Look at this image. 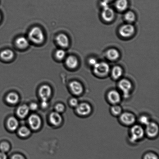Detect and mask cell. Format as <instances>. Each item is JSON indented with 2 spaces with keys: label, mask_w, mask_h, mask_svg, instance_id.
Wrapping results in <instances>:
<instances>
[{
  "label": "cell",
  "mask_w": 159,
  "mask_h": 159,
  "mask_svg": "<svg viewBox=\"0 0 159 159\" xmlns=\"http://www.w3.org/2000/svg\"><path fill=\"white\" fill-rule=\"evenodd\" d=\"M28 36L31 41L37 44L42 43L44 40V35L43 30L37 26L31 29Z\"/></svg>",
  "instance_id": "6da1fadb"
},
{
  "label": "cell",
  "mask_w": 159,
  "mask_h": 159,
  "mask_svg": "<svg viewBox=\"0 0 159 159\" xmlns=\"http://www.w3.org/2000/svg\"><path fill=\"white\" fill-rule=\"evenodd\" d=\"M144 129L141 126L135 125L133 126L130 130V140L132 142L139 141L144 136Z\"/></svg>",
  "instance_id": "7a4b0ae2"
},
{
  "label": "cell",
  "mask_w": 159,
  "mask_h": 159,
  "mask_svg": "<svg viewBox=\"0 0 159 159\" xmlns=\"http://www.w3.org/2000/svg\"><path fill=\"white\" fill-rule=\"evenodd\" d=\"M110 71V67L108 64L104 62L97 63L93 66V71L98 76H104L107 75Z\"/></svg>",
  "instance_id": "3957f363"
},
{
  "label": "cell",
  "mask_w": 159,
  "mask_h": 159,
  "mask_svg": "<svg viewBox=\"0 0 159 159\" xmlns=\"http://www.w3.org/2000/svg\"><path fill=\"white\" fill-rule=\"evenodd\" d=\"M118 87L122 91L124 97H129L132 88L131 82L127 79H122L119 82Z\"/></svg>",
  "instance_id": "277c9868"
},
{
  "label": "cell",
  "mask_w": 159,
  "mask_h": 159,
  "mask_svg": "<svg viewBox=\"0 0 159 159\" xmlns=\"http://www.w3.org/2000/svg\"><path fill=\"white\" fill-rule=\"evenodd\" d=\"M119 32L121 36L127 38L133 35L135 32V28L132 25H124L120 28Z\"/></svg>",
  "instance_id": "5b68a950"
},
{
  "label": "cell",
  "mask_w": 159,
  "mask_h": 159,
  "mask_svg": "<svg viewBox=\"0 0 159 159\" xmlns=\"http://www.w3.org/2000/svg\"><path fill=\"white\" fill-rule=\"evenodd\" d=\"M76 108V112L81 116H86L91 113L92 109L90 105L87 103L79 104Z\"/></svg>",
  "instance_id": "8992f818"
},
{
  "label": "cell",
  "mask_w": 159,
  "mask_h": 159,
  "mask_svg": "<svg viewBox=\"0 0 159 159\" xmlns=\"http://www.w3.org/2000/svg\"><path fill=\"white\" fill-rule=\"evenodd\" d=\"M28 123L31 129L34 130H37L41 127L42 121L40 117L38 115H32L30 116Z\"/></svg>",
  "instance_id": "52a82bcc"
},
{
  "label": "cell",
  "mask_w": 159,
  "mask_h": 159,
  "mask_svg": "<svg viewBox=\"0 0 159 159\" xmlns=\"http://www.w3.org/2000/svg\"><path fill=\"white\" fill-rule=\"evenodd\" d=\"M120 120L125 125H130L135 123V118L132 114L125 112L121 114L120 116Z\"/></svg>",
  "instance_id": "ba28073f"
},
{
  "label": "cell",
  "mask_w": 159,
  "mask_h": 159,
  "mask_svg": "<svg viewBox=\"0 0 159 159\" xmlns=\"http://www.w3.org/2000/svg\"><path fill=\"white\" fill-rule=\"evenodd\" d=\"M52 90L49 86H42L39 90V95L42 100L48 101L51 97Z\"/></svg>",
  "instance_id": "9c48e42d"
},
{
  "label": "cell",
  "mask_w": 159,
  "mask_h": 159,
  "mask_svg": "<svg viewBox=\"0 0 159 159\" xmlns=\"http://www.w3.org/2000/svg\"><path fill=\"white\" fill-rule=\"evenodd\" d=\"M146 126V133L150 138H154L158 133L159 128L158 125L153 122H149Z\"/></svg>",
  "instance_id": "30bf717a"
},
{
  "label": "cell",
  "mask_w": 159,
  "mask_h": 159,
  "mask_svg": "<svg viewBox=\"0 0 159 159\" xmlns=\"http://www.w3.org/2000/svg\"><path fill=\"white\" fill-rule=\"evenodd\" d=\"M70 88L73 94L79 96L82 94L84 88L82 84L77 81H73L70 83Z\"/></svg>",
  "instance_id": "8fae6325"
},
{
  "label": "cell",
  "mask_w": 159,
  "mask_h": 159,
  "mask_svg": "<svg viewBox=\"0 0 159 159\" xmlns=\"http://www.w3.org/2000/svg\"><path fill=\"white\" fill-rule=\"evenodd\" d=\"M107 98L111 103L114 105L118 103L121 101L120 95L118 91L115 90H112L109 92L107 94Z\"/></svg>",
  "instance_id": "7c38bea8"
},
{
  "label": "cell",
  "mask_w": 159,
  "mask_h": 159,
  "mask_svg": "<svg viewBox=\"0 0 159 159\" xmlns=\"http://www.w3.org/2000/svg\"><path fill=\"white\" fill-rule=\"evenodd\" d=\"M102 17L104 21L107 22L111 21L115 17V12L111 8L107 7L103 9L102 11Z\"/></svg>",
  "instance_id": "4fadbf2b"
},
{
  "label": "cell",
  "mask_w": 159,
  "mask_h": 159,
  "mask_svg": "<svg viewBox=\"0 0 159 159\" xmlns=\"http://www.w3.org/2000/svg\"><path fill=\"white\" fill-rule=\"evenodd\" d=\"M56 41L62 48H66L69 46V40L67 36L64 34H58L56 37Z\"/></svg>",
  "instance_id": "5bb4252c"
},
{
  "label": "cell",
  "mask_w": 159,
  "mask_h": 159,
  "mask_svg": "<svg viewBox=\"0 0 159 159\" xmlns=\"http://www.w3.org/2000/svg\"><path fill=\"white\" fill-rule=\"evenodd\" d=\"M49 121L53 125L57 126L60 125L62 121V118L60 113L57 112H52L49 116Z\"/></svg>",
  "instance_id": "9a60e30c"
},
{
  "label": "cell",
  "mask_w": 159,
  "mask_h": 159,
  "mask_svg": "<svg viewBox=\"0 0 159 159\" xmlns=\"http://www.w3.org/2000/svg\"><path fill=\"white\" fill-rule=\"evenodd\" d=\"M19 122L18 119L14 117L9 118L7 121V127L9 130L14 131L18 129Z\"/></svg>",
  "instance_id": "2e32d148"
},
{
  "label": "cell",
  "mask_w": 159,
  "mask_h": 159,
  "mask_svg": "<svg viewBox=\"0 0 159 159\" xmlns=\"http://www.w3.org/2000/svg\"><path fill=\"white\" fill-rule=\"evenodd\" d=\"M66 64L68 68L73 69L77 68L78 65V60L75 56H70L66 59Z\"/></svg>",
  "instance_id": "e0dca14e"
},
{
  "label": "cell",
  "mask_w": 159,
  "mask_h": 159,
  "mask_svg": "<svg viewBox=\"0 0 159 159\" xmlns=\"http://www.w3.org/2000/svg\"><path fill=\"white\" fill-rule=\"evenodd\" d=\"M16 44L20 49H24L29 46V41L25 37H20L16 40Z\"/></svg>",
  "instance_id": "ac0fdd59"
},
{
  "label": "cell",
  "mask_w": 159,
  "mask_h": 159,
  "mask_svg": "<svg viewBox=\"0 0 159 159\" xmlns=\"http://www.w3.org/2000/svg\"><path fill=\"white\" fill-rule=\"evenodd\" d=\"M29 107L27 105H21L17 109V114L20 118H24L29 114Z\"/></svg>",
  "instance_id": "d6986e66"
},
{
  "label": "cell",
  "mask_w": 159,
  "mask_h": 159,
  "mask_svg": "<svg viewBox=\"0 0 159 159\" xmlns=\"http://www.w3.org/2000/svg\"><path fill=\"white\" fill-rule=\"evenodd\" d=\"M14 54L11 50L7 49L2 51L0 54V57L2 60L9 61L13 58Z\"/></svg>",
  "instance_id": "ffe728a7"
},
{
  "label": "cell",
  "mask_w": 159,
  "mask_h": 159,
  "mask_svg": "<svg viewBox=\"0 0 159 159\" xmlns=\"http://www.w3.org/2000/svg\"><path fill=\"white\" fill-rule=\"evenodd\" d=\"M6 101L7 103L11 104H16L19 101V96L16 93H10L6 96Z\"/></svg>",
  "instance_id": "44dd1931"
},
{
  "label": "cell",
  "mask_w": 159,
  "mask_h": 159,
  "mask_svg": "<svg viewBox=\"0 0 159 159\" xmlns=\"http://www.w3.org/2000/svg\"><path fill=\"white\" fill-rule=\"evenodd\" d=\"M107 56L109 60H115L119 58L120 54L117 50L115 49H110L107 51Z\"/></svg>",
  "instance_id": "7402d4cb"
},
{
  "label": "cell",
  "mask_w": 159,
  "mask_h": 159,
  "mask_svg": "<svg viewBox=\"0 0 159 159\" xmlns=\"http://www.w3.org/2000/svg\"><path fill=\"white\" fill-rule=\"evenodd\" d=\"M123 70L122 68L119 66H116L113 68L111 72V75L113 78L117 79L122 76Z\"/></svg>",
  "instance_id": "603a6c76"
},
{
  "label": "cell",
  "mask_w": 159,
  "mask_h": 159,
  "mask_svg": "<svg viewBox=\"0 0 159 159\" xmlns=\"http://www.w3.org/2000/svg\"><path fill=\"white\" fill-rule=\"evenodd\" d=\"M115 5L118 10L124 11L127 9L128 6V2L127 0H118Z\"/></svg>",
  "instance_id": "cb8c5ba5"
},
{
  "label": "cell",
  "mask_w": 159,
  "mask_h": 159,
  "mask_svg": "<svg viewBox=\"0 0 159 159\" xmlns=\"http://www.w3.org/2000/svg\"><path fill=\"white\" fill-rule=\"evenodd\" d=\"M18 133L20 136L26 138L30 135L31 131L27 127H22L19 129Z\"/></svg>",
  "instance_id": "d4e9b609"
},
{
  "label": "cell",
  "mask_w": 159,
  "mask_h": 159,
  "mask_svg": "<svg viewBox=\"0 0 159 159\" xmlns=\"http://www.w3.org/2000/svg\"><path fill=\"white\" fill-rule=\"evenodd\" d=\"M125 19L129 23L133 22L135 21V16L133 12L129 11L124 15Z\"/></svg>",
  "instance_id": "484cf974"
},
{
  "label": "cell",
  "mask_w": 159,
  "mask_h": 159,
  "mask_svg": "<svg viewBox=\"0 0 159 159\" xmlns=\"http://www.w3.org/2000/svg\"><path fill=\"white\" fill-rule=\"evenodd\" d=\"M10 149V146L9 143L4 142L0 144V152L6 153L9 152Z\"/></svg>",
  "instance_id": "4316f807"
},
{
  "label": "cell",
  "mask_w": 159,
  "mask_h": 159,
  "mask_svg": "<svg viewBox=\"0 0 159 159\" xmlns=\"http://www.w3.org/2000/svg\"><path fill=\"white\" fill-rule=\"evenodd\" d=\"M142 159H159V157L155 152H149L143 155Z\"/></svg>",
  "instance_id": "83f0119b"
},
{
  "label": "cell",
  "mask_w": 159,
  "mask_h": 159,
  "mask_svg": "<svg viewBox=\"0 0 159 159\" xmlns=\"http://www.w3.org/2000/svg\"><path fill=\"white\" fill-rule=\"evenodd\" d=\"M66 53L63 49H59L56 51V57L59 60H62L65 58Z\"/></svg>",
  "instance_id": "f1b7e54d"
},
{
  "label": "cell",
  "mask_w": 159,
  "mask_h": 159,
  "mask_svg": "<svg viewBox=\"0 0 159 159\" xmlns=\"http://www.w3.org/2000/svg\"><path fill=\"white\" fill-rule=\"evenodd\" d=\"M121 111H122V110H121V107L119 105H116L115 104L111 107V111L114 115H116V116L120 115Z\"/></svg>",
  "instance_id": "f546056e"
},
{
  "label": "cell",
  "mask_w": 159,
  "mask_h": 159,
  "mask_svg": "<svg viewBox=\"0 0 159 159\" xmlns=\"http://www.w3.org/2000/svg\"><path fill=\"white\" fill-rule=\"evenodd\" d=\"M139 120L141 124H144V125H147L150 122L149 120V118L147 116H142L140 117Z\"/></svg>",
  "instance_id": "4dcf8cb0"
},
{
  "label": "cell",
  "mask_w": 159,
  "mask_h": 159,
  "mask_svg": "<svg viewBox=\"0 0 159 159\" xmlns=\"http://www.w3.org/2000/svg\"><path fill=\"white\" fill-rule=\"evenodd\" d=\"M56 111L59 113H62L65 110L64 105L61 104H58L55 106Z\"/></svg>",
  "instance_id": "1f68e13d"
},
{
  "label": "cell",
  "mask_w": 159,
  "mask_h": 159,
  "mask_svg": "<svg viewBox=\"0 0 159 159\" xmlns=\"http://www.w3.org/2000/svg\"><path fill=\"white\" fill-rule=\"evenodd\" d=\"M70 103L71 106L75 107H77L79 104L78 100L75 98L71 99L70 101Z\"/></svg>",
  "instance_id": "d6a6232c"
},
{
  "label": "cell",
  "mask_w": 159,
  "mask_h": 159,
  "mask_svg": "<svg viewBox=\"0 0 159 159\" xmlns=\"http://www.w3.org/2000/svg\"><path fill=\"white\" fill-rule=\"evenodd\" d=\"M10 159H26L22 155L19 154H15L11 157Z\"/></svg>",
  "instance_id": "836d02e7"
},
{
  "label": "cell",
  "mask_w": 159,
  "mask_h": 159,
  "mask_svg": "<svg viewBox=\"0 0 159 159\" xmlns=\"http://www.w3.org/2000/svg\"><path fill=\"white\" fill-rule=\"evenodd\" d=\"M30 110H37V109L38 108V105L35 103H32L30 104L29 106Z\"/></svg>",
  "instance_id": "e575fe53"
},
{
  "label": "cell",
  "mask_w": 159,
  "mask_h": 159,
  "mask_svg": "<svg viewBox=\"0 0 159 159\" xmlns=\"http://www.w3.org/2000/svg\"><path fill=\"white\" fill-rule=\"evenodd\" d=\"M97 63V61L96 60V59L94 58H90L89 60V64L93 67L95 66Z\"/></svg>",
  "instance_id": "d590c367"
},
{
  "label": "cell",
  "mask_w": 159,
  "mask_h": 159,
  "mask_svg": "<svg viewBox=\"0 0 159 159\" xmlns=\"http://www.w3.org/2000/svg\"><path fill=\"white\" fill-rule=\"evenodd\" d=\"M48 101L42 100L41 106L43 108H46L48 107Z\"/></svg>",
  "instance_id": "8d00e7d4"
},
{
  "label": "cell",
  "mask_w": 159,
  "mask_h": 159,
  "mask_svg": "<svg viewBox=\"0 0 159 159\" xmlns=\"http://www.w3.org/2000/svg\"><path fill=\"white\" fill-rule=\"evenodd\" d=\"M0 159H7L6 153L0 152Z\"/></svg>",
  "instance_id": "74e56055"
},
{
  "label": "cell",
  "mask_w": 159,
  "mask_h": 159,
  "mask_svg": "<svg viewBox=\"0 0 159 159\" xmlns=\"http://www.w3.org/2000/svg\"><path fill=\"white\" fill-rule=\"evenodd\" d=\"M108 4V2L104 1V0L101 3V6L103 8V9L105 8L106 7H109Z\"/></svg>",
  "instance_id": "f35d334b"
},
{
  "label": "cell",
  "mask_w": 159,
  "mask_h": 159,
  "mask_svg": "<svg viewBox=\"0 0 159 159\" xmlns=\"http://www.w3.org/2000/svg\"><path fill=\"white\" fill-rule=\"evenodd\" d=\"M104 1L107 2L109 3L110 2L113 1V0H104Z\"/></svg>",
  "instance_id": "ab89813d"
},
{
  "label": "cell",
  "mask_w": 159,
  "mask_h": 159,
  "mask_svg": "<svg viewBox=\"0 0 159 159\" xmlns=\"http://www.w3.org/2000/svg\"><path fill=\"white\" fill-rule=\"evenodd\" d=\"M1 20V14H0V20Z\"/></svg>",
  "instance_id": "60d3db41"
}]
</instances>
